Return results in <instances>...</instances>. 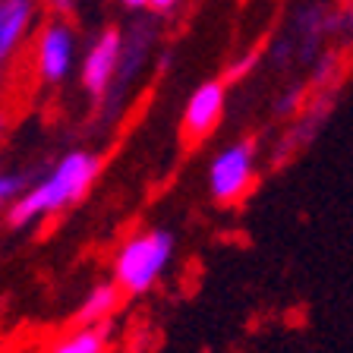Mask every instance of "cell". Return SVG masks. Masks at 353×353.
Returning a JSON list of instances; mask_svg holds the SVG:
<instances>
[{
	"label": "cell",
	"instance_id": "6",
	"mask_svg": "<svg viewBox=\"0 0 353 353\" xmlns=\"http://www.w3.org/2000/svg\"><path fill=\"white\" fill-rule=\"evenodd\" d=\"M120 54H123V35L120 29H104L101 35L92 41V48L82 57L79 79L92 98H104L114 85V76L120 70Z\"/></svg>",
	"mask_w": 353,
	"mask_h": 353
},
{
	"label": "cell",
	"instance_id": "5",
	"mask_svg": "<svg viewBox=\"0 0 353 353\" xmlns=\"http://www.w3.org/2000/svg\"><path fill=\"white\" fill-rule=\"evenodd\" d=\"M228 108V82L224 79H208L190 95L183 108V139L186 142H205L214 130H218L221 117Z\"/></svg>",
	"mask_w": 353,
	"mask_h": 353
},
{
	"label": "cell",
	"instance_id": "7",
	"mask_svg": "<svg viewBox=\"0 0 353 353\" xmlns=\"http://www.w3.org/2000/svg\"><path fill=\"white\" fill-rule=\"evenodd\" d=\"M38 19V0H0V70L22 51Z\"/></svg>",
	"mask_w": 353,
	"mask_h": 353
},
{
	"label": "cell",
	"instance_id": "14",
	"mask_svg": "<svg viewBox=\"0 0 353 353\" xmlns=\"http://www.w3.org/2000/svg\"><path fill=\"white\" fill-rule=\"evenodd\" d=\"M7 130H10V117H7V110L0 108V139L7 136Z\"/></svg>",
	"mask_w": 353,
	"mask_h": 353
},
{
	"label": "cell",
	"instance_id": "15",
	"mask_svg": "<svg viewBox=\"0 0 353 353\" xmlns=\"http://www.w3.org/2000/svg\"><path fill=\"white\" fill-rule=\"evenodd\" d=\"M126 10H142V7H148V0H120Z\"/></svg>",
	"mask_w": 353,
	"mask_h": 353
},
{
	"label": "cell",
	"instance_id": "13",
	"mask_svg": "<svg viewBox=\"0 0 353 353\" xmlns=\"http://www.w3.org/2000/svg\"><path fill=\"white\" fill-rule=\"evenodd\" d=\"M180 0H148V7L154 10V13H168V10H174Z\"/></svg>",
	"mask_w": 353,
	"mask_h": 353
},
{
	"label": "cell",
	"instance_id": "11",
	"mask_svg": "<svg viewBox=\"0 0 353 353\" xmlns=\"http://www.w3.org/2000/svg\"><path fill=\"white\" fill-rule=\"evenodd\" d=\"M256 63H259V54H256V51H250V54H243V57H236L234 63L224 70V82H240V79H246V76L256 70Z\"/></svg>",
	"mask_w": 353,
	"mask_h": 353
},
{
	"label": "cell",
	"instance_id": "3",
	"mask_svg": "<svg viewBox=\"0 0 353 353\" xmlns=\"http://www.w3.org/2000/svg\"><path fill=\"white\" fill-rule=\"evenodd\" d=\"M256 180V142L240 139L221 148L208 168V192L218 205H236Z\"/></svg>",
	"mask_w": 353,
	"mask_h": 353
},
{
	"label": "cell",
	"instance_id": "8",
	"mask_svg": "<svg viewBox=\"0 0 353 353\" xmlns=\"http://www.w3.org/2000/svg\"><path fill=\"white\" fill-rule=\"evenodd\" d=\"M120 290L114 281H101L82 296L79 309H76V325H101V322H110V316L117 312L120 306Z\"/></svg>",
	"mask_w": 353,
	"mask_h": 353
},
{
	"label": "cell",
	"instance_id": "10",
	"mask_svg": "<svg viewBox=\"0 0 353 353\" xmlns=\"http://www.w3.org/2000/svg\"><path fill=\"white\" fill-rule=\"evenodd\" d=\"M29 190V176L19 170H0V205H10Z\"/></svg>",
	"mask_w": 353,
	"mask_h": 353
},
{
	"label": "cell",
	"instance_id": "1",
	"mask_svg": "<svg viewBox=\"0 0 353 353\" xmlns=\"http://www.w3.org/2000/svg\"><path fill=\"white\" fill-rule=\"evenodd\" d=\"M98 174H101V158L98 154L82 152V148L66 152L38 183H32L16 202H10L7 224L22 230L35 224V221L54 218L57 212L82 202L85 192L92 190V183L98 180Z\"/></svg>",
	"mask_w": 353,
	"mask_h": 353
},
{
	"label": "cell",
	"instance_id": "12",
	"mask_svg": "<svg viewBox=\"0 0 353 353\" xmlns=\"http://www.w3.org/2000/svg\"><path fill=\"white\" fill-rule=\"evenodd\" d=\"M48 7H51L57 16H70L76 10V0H48Z\"/></svg>",
	"mask_w": 353,
	"mask_h": 353
},
{
	"label": "cell",
	"instance_id": "2",
	"mask_svg": "<svg viewBox=\"0 0 353 353\" xmlns=\"http://www.w3.org/2000/svg\"><path fill=\"white\" fill-rule=\"evenodd\" d=\"M174 252H176V236L170 230L164 228L139 230L114 256V284L126 296L148 294L161 281V274L170 268Z\"/></svg>",
	"mask_w": 353,
	"mask_h": 353
},
{
	"label": "cell",
	"instance_id": "9",
	"mask_svg": "<svg viewBox=\"0 0 353 353\" xmlns=\"http://www.w3.org/2000/svg\"><path fill=\"white\" fill-rule=\"evenodd\" d=\"M110 331H114L110 322L79 325L73 334L60 338L48 353H104V347H108V341H110Z\"/></svg>",
	"mask_w": 353,
	"mask_h": 353
},
{
	"label": "cell",
	"instance_id": "4",
	"mask_svg": "<svg viewBox=\"0 0 353 353\" xmlns=\"http://www.w3.org/2000/svg\"><path fill=\"white\" fill-rule=\"evenodd\" d=\"M76 57V32L66 22V16H54L41 26L35 38V70L41 82L60 85L73 70Z\"/></svg>",
	"mask_w": 353,
	"mask_h": 353
}]
</instances>
